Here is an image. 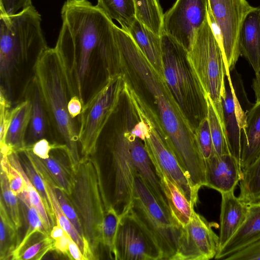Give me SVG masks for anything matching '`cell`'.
<instances>
[{
    "label": "cell",
    "instance_id": "obj_1",
    "mask_svg": "<svg viewBox=\"0 0 260 260\" xmlns=\"http://www.w3.org/2000/svg\"><path fill=\"white\" fill-rule=\"evenodd\" d=\"M115 36L121 64L139 78L151 94L171 150L191 187L199 192L201 187L206 185V165L194 128L176 101L164 76L149 62L128 33L117 27Z\"/></svg>",
    "mask_w": 260,
    "mask_h": 260
},
{
    "label": "cell",
    "instance_id": "obj_2",
    "mask_svg": "<svg viewBox=\"0 0 260 260\" xmlns=\"http://www.w3.org/2000/svg\"><path fill=\"white\" fill-rule=\"evenodd\" d=\"M62 26L56 43L69 59L78 95L83 90L91 59L99 58L107 76L118 72L120 53L115 24L88 0H67L61 10Z\"/></svg>",
    "mask_w": 260,
    "mask_h": 260
},
{
    "label": "cell",
    "instance_id": "obj_3",
    "mask_svg": "<svg viewBox=\"0 0 260 260\" xmlns=\"http://www.w3.org/2000/svg\"><path fill=\"white\" fill-rule=\"evenodd\" d=\"M71 63L55 45L42 50L34 62L33 76L44 105L49 126L66 148L72 167L80 158L78 130L68 112L71 99L78 95Z\"/></svg>",
    "mask_w": 260,
    "mask_h": 260
},
{
    "label": "cell",
    "instance_id": "obj_4",
    "mask_svg": "<svg viewBox=\"0 0 260 260\" xmlns=\"http://www.w3.org/2000/svg\"><path fill=\"white\" fill-rule=\"evenodd\" d=\"M71 193L68 196L81 222L83 235L95 257L102 245V225L108 202L101 166L96 159L83 156L72 168Z\"/></svg>",
    "mask_w": 260,
    "mask_h": 260
},
{
    "label": "cell",
    "instance_id": "obj_5",
    "mask_svg": "<svg viewBox=\"0 0 260 260\" xmlns=\"http://www.w3.org/2000/svg\"><path fill=\"white\" fill-rule=\"evenodd\" d=\"M165 80L195 131L207 117L205 92L189 62L186 48L169 35L161 36Z\"/></svg>",
    "mask_w": 260,
    "mask_h": 260
},
{
    "label": "cell",
    "instance_id": "obj_6",
    "mask_svg": "<svg viewBox=\"0 0 260 260\" xmlns=\"http://www.w3.org/2000/svg\"><path fill=\"white\" fill-rule=\"evenodd\" d=\"M187 51L191 66L226 133L222 108L226 75L224 58L219 42L208 18Z\"/></svg>",
    "mask_w": 260,
    "mask_h": 260
},
{
    "label": "cell",
    "instance_id": "obj_7",
    "mask_svg": "<svg viewBox=\"0 0 260 260\" xmlns=\"http://www.w3.org/2000/svg\"><path fill=\"white\" fill-rule=\"evenodd\" d=\"M126 80L123 73L107 76L102 86L83 106L78 136L83 156L96 152L99 137L123 94Z\"/></svg>",
    "mask_w": 260,
    "mask_h": 260
},
{
    "label": "cell",
    "instance_id": "obj_8",
    "mask_svg": "<svg viewBox=\"0 0 260 260\" xmlns=\"http://www.w3.org/2000/svg\"><path fill=\"white\" fill-rule=\"evenodd\" d=\"M129 210L153 237L163 260H171L177 251L182 228L158 203L137 173Z\"/></svg>",
    "mask_w": 260,
    "mask_h": 260
},
{
    "label": "cell",
    "instance_id": "obj_9",
    "mask_svg": "<svg viewBox=\"0 0 260 260\" xmlns=\"http://www.w3.org/2000/svg\"><path fill=\"white\" fill-rule=\"evenodd\" d=\"M257 8L246 0H208V19L220 44L226 75L235 68L241 55L240 37L243 22Z\"/></svg>",
    "mask_w": 260,
    "mask_h": 260
},
{
    "label": "cell",
    "instance_id": "obj_10",
    "mask_svg": "<svg viewBox=\"0 0 260 260\" xmlns=\"http://www.w3.org/2000/svg\"><path fill=\"white\" fill-rule=\"evenodd\" d=\"M115 260H163L151 235L128 210L121 216L114 249Z\"/></svg>",
    "mask_w": 260,
    "mask_h": 260
},
{
    "label": "cell",
    "instance_id": "obj_11",
    "mask_svg": "<svg viewBox=\"0 0 260 260\" xmlns=\"http://www.w3.org/2000/svg\"><path fill=\"white\" fill-rule=\"evenodd\" d=\"M208 0H176L163 17V31L189 50L208 18Z\"/></svg>",
    "mask_w": 260,
    "mask_h": 260
},
{
    "label": "cell",
    "instance_id": "obj_12",
    "mask_svg": "<svg viewBox=\"0 0 260 260\" xmlns=\"http://www.w3.org/2000/svg\"><path fill=\"white\" fill-rule=\"evenodd\" d=\"M219 236L208 222L193 209L188 223L182 228L177 251L171 260H208L216 256Z\"/></svg>",
    "mask_w": 260,
    "mask_h": 260
},
{
    "label": "cell",
    "instance_id": "obj_13",
    "mask_svg": "<svg viewBox=\"0 0 260 260\" xmlns=\"http://www.w3.org/2000/svg\"><path fill=\"white\" fill-rule=\"evenodd\" d=\"M243 90V86L238 94L239 89H237L236 80L233 74L232 76L225 75L224 90L222 97L224 123L230 152L240 164L242 132L245 126L247 112L244 110L239 98Z\"/></svg>",
    "mask_w": 260,
    "mask_h": 260
},
{
    "label": "cell",
    "instance_id": "obj_14",
    "mask_svg": "<svg viewBox=\"0 0 260 260\" xmlns=\"http://www.w3.org/2000/svg\"><path fill=\"white\" fill-rule=\"evenodd\" d=\"M24 153L44 181L51 208L56 218V224L60 225L78 245L86 260L95 259L87 240L79 234L61 209L55 190L56 185L41 159L30 150H25Z\"/></svg>",
    "mask_w": 260,
    "mask_h": 260
},
{
    "label": "cell",
    "instance_id": "obj_15",
    "mask_svg": "<svg viewBox=\"0 0 260 260\" xmlns=\"http://www.w3.org/2000/svg\"><path fill=\"white\" fill-rule=\"evenodd\" d=\"M205 165L206 186L220 193L234 191L242 178L240 162L231 154H213Z\"/></svg>",
    "mask_w": 260,
    "mask_h": 260
},
{
    "label": "cell",
    "instance_id": "obj_16",
    "mask_svg": "<svg viewBox=\"0 0 260 260\" xmlns=\"http://www.w3.org/2000/svg\"><path fill=\"white\" fill-rule=\"evenodd\" d=\"M132 134L131 154L137 173L161 206L170 212L160 178L145 148L144 143L132 133Z\"/></svg>",
    "mask_w": 260,
    "mask_h": 260
},
{
    "label": "cell",
    "instance_id": "obj_17",
    "mask_svg": "<svg viewBox=\"0 0 260 260\" xmlns=\"http://www.w3.org/2000/svg\"><path fill=\"white\" fill-rule=\"evenodd\" d=\"M221 194L218 251L228 243L243 223L249 208L248 205L235 195L234 191L221 193Z\"/></svg>",
    "mask_w": 260,
    "mask_h": 260
},
{
    "label": "cell",
    "instance_id": "obj_18",
    "mask_svg": "<svg viewBox=\"0 0 260 260\" xmlns=\"http://www.w3.org/2000/svg\"><path fill=\"white\" fill-rule=\"evenodd\" d=\"M260 155V101L247 111L242 132L240 167L242 172Z\"/></svg>",
    "mask_w": 260,
    "mask_h": 260
},
{
    "label": "cell",
    "instance_id": "obj_19",
    "mask_svg": "<svg viewBox=\"0 0 260 260\" xmlns=\"http://www.w3.org/2000/svg\"><path fill=\"white\" fill-rule=\"evenodd\" d=\"M260 239V204L249 205L243 223L228 243L219 250L214 258L224 259L236 252Z\"/></svg>",
    "mask_w": 260,
    "mask_h": 260
},
{
    "label": "cell",
    "instance_id": "obj_20",
    "mask_svg": "<svg viewBox=\"0 0 260 260\" xmlns=\"http://www.w3.org/2000/svg\"><path fill=\"white\" fill-rule=\"evenodd\" d=\"M240 49L256 75L260 67V8L245 18L240 33Z\"/></svg>",
    "mask_w": 260,
    "mask_h": 260
},
{
    "label": "cell",
    "instance_id": "obj_21",
    "mask_svg": "<svg viewBox=\"0 0 260 260\" xmlns=\"http://www.w3.org/2000/svg\"><path fill=\"white\" fill-rule=\"evenodd\" d=\"M127 32L149 62L164 76L161 36L154 33L137 19Z\"/></svg>",
    "mask_w": 260,
    "mask_h": 260
},
{
    "label": "cell",
    "instance_id": "obj_22",
    "mask_svg": "<svg viewBox=\"0 0 260 260\" xmlns=\"http://www.w3.org/2000/svg\"><path fill=\"white\" fill-rule=\"evenodd\" d=\"M31 112V102L25 98V100L11 110V121L5 143L17 152L23 151L27 146L25 138L30 123Z\"/></svg>",
    "mask_w": 260,
    "mask_h": 260
},
{
    "label": "cell",
    "instance_id": "obj_23",
    "mask_svg": "<svg viewBox=\"0 0 260 260\" xmlns=\"http://www.w3.org/2000/svg\"><path fill=\"white\" fill-rule=\"evenodd\" d=\"M23 95L24 98L30 101L31 104L29 138L33 144L44 138L49 124L47 114L34 77L27 83Z\"/></svg>",
    "mask_w": 260,
    "mask_h": 260
},
{
    "label": "cell",
    "instance_id": "obj_24",
    "mask_svg": "<svg viewBox=\"0 0 260 260\" xmlns=\"http://www.w3.org/2000/svg\"><path fill=\"white\" fill-rule=\"evenodd\" d=\"M158 176L172 215L182 228L184 227L190 219L194 206L167 177L164 174Z\"/></svg>",
    "mask_w": 260,
    "mask_h": 260
},
{
    "label": "cell",
    "instance_id": "obj_25",
    "mask_svg": "<svg viewBox=\"0 0 260 260\" xmlns=\"http://www.w3.org/2000/svg\"><path fill=\"white\" fill-rule=\"evenodd\" d=\"M61 154L56 155L51 151L49 158L41 160L57 187L69 196L72 188L73 169L67 154Z\"/></svg>",
    "mask_w": 260,
    "mask_h": 260
},
{
    "label": "cell",
    "instance_id": "obj_26",
    "mask_svg": "<svg viewBox=\"0 0 260 260\" xmlns=\"http://www.w3.org/2000/svg\"><path fill=\"white\" fill-rule=\"evenodd\" d=\"M95 6L126 32L137 19L134 0H97Z\"/></svg>",
    "mask_w": 260,
    "mask_h": 260
},
{
    "label": "cell",
    "instance_id": "obj_27",
    "mask_svg": "<svg viewBox=\"0 0 260 260\" xmlns=\"http://www.w3.org/2000/svg\"><path fill=\"white\" fill-rule=\"evenodd\" d=\"M138 20L155 34L163 31L164 14L159 0H134Z\"/></svg>",
    "mask_w": 260,
    "mask_h": 260
},
{
    "label": "cell",
    "instance_id": "obj_28",
    "mask_svg": "<svg viewBox=\"0 0 260 260\" xmlns=\"http://www.w3.org/2000/svg\"><path fill=\"white\" fill-rule=\"evenodd\" d=\"M0 259L11 257L14 250L20 243L17 230L1 198L0 203Z\"/></svg>",
    "mask_w": 260,
    "mask_h": 260
},
{
    "label": "cell",
    "instance_id": "obj_29",
    "mask_svg": "<svg viewBox=\"0 0 260 260\" xmlns=\"http://www.w3.org/2000/svg\"><path fill=\"white\" fill-rule=\"evenodd\" d=\"M242 173L239 198L248 206L260 204V155Z\"/></svg>",
    "mask_w": 260,
    "mask_h": 260
},
{
    "label": "cell",
    "instance_id": "obj_30",
    "mask_svg": "<svg viewBox=\"0 0 260 260\" xmlns=\"http://www.w3.org/2000/svg\"><path fill=\"white\" fill-rule=\"evenodd\" d=\"M8 157L10 164L21 175L29 201L39 213L45 231L48 234H50L53 226L48 214L39 192L30 181L22 167L17 152L13 151L8 155Z\"/></svg>",
    "mask_w": 260,
    "mask_h": 260
},
{
    "label": "cell",
    "instance_id": "obj_31",
    "mask_svg": "<svg viewBox=\"0 0 260 260\" xmlns=\"http://www.w3.org/2000/svg\"><path fill=\"white\" fill-rule=\"evenodd\" d=\"M17 197L25 207L24 208L26 211L28 228L24 238L12 254L11 258L13 260H15L23 246L35 234L41 233L44 235H50L45 231L37 211L30 203L25 190L17 196Z\"/></svg>",
    "mask_w": 260,
    "mask_h": 260
},
{
    "label": "cell",
    "instance_id": "obj_32",
    "mask_svg": "<svg viewBox=\"0 0 260 260\" xmlns=\"http://www.w3.org/2000/svg\"><path fill=\"white\" fill-rule=\"evenodd\" d=\"M55 240L50 235L35 234L22 248L16 260H39L49 251L55 250Z\"/></svg>",
    "mask_w": 260,
    "mask_h": 260
},
{
    "label": "cell",
    "instance_id": "obj_33",
    "mask_svg": "<svg viewBox=\"0 0 260 260\" xmlns=\"http://www.w3.org/2000/svg\"><path fill=\"white\" fill-rule=\"evenodd\" d=\"M208 112L207 118L213 143L214 154L223 155L230 152L226 134L223 129L209 97L206 95Z\"/></svg>",
    "mask_w": 260,
    "mask_h": 260
},
{
    "label": "cell",
    "instance_id": "obj_34",
    "mask_svg": "<svg viewBox=\"0 0 260 260\" xmlns=\"http://www.w3.org/2000/svg\"><path fill=\"white\" fill-rule=\"evenodd\" d=\"M121 216L110 207L105 212L102 225V245L111 259H114V249Z\"/></svg>",
    "mask_w": 260,
    "mask_h": 260
},
{
    "label": "cell",
    "instance_id": "obj_35",
    "mask_svg": "<svg viewBox=\"0 0 260 260\" xmlns=\"http://www.w3.org/2000/svg\"><path fill=\"white\" fill-rule=\"evenodd\" d=\"M1 186L2 199L8 212L18 230L21 226L18 198L11 190L7 175L2 169L1 172Z\"/></svg>",
    "mask_w": 260,
    "mask_h": 260
},
{
    "label": "cell",
    "instance_id": "obj_36",
    "mask_svg": "<svg viewBox=\"0 0 260 260\" xmlns=\"http://www.w3.org/2000/svg\"><path fill=\"white\" fill-rule=\"evenodd\" d=\"M23 165L24 167L25 172L41 198L52 226H53L56 224V218L51 208L44 181L29 160L28 162L25 161Z\"/></svg>",
    "mask_w": 260,
    "mask_h": 260
},
{
    "label": "cell",
    "instance_id": "obj_37",
    "mask_svg": "<svg viewBox=\"0 0 260 260\" xmlns=\"http://www.w3.org/2000/svg\"><path fill=\"white\" fill-rule=\"evenodd\" d=\"M196 138L199 147L205 159L214 154L213 143L207 117L199 124L195 131Z\"/></svg>",
    "mask_w": 260,
    "mask_h": 260
},
{
    "label": "cell",
    "instance_id": "obj_38",
    "mask_svg": "<svg viewBox=\"0 0 260 260\" xmlns=\"http://www.w3.org/2000/svg\"><path fill=\"white\" fill-rule=\"evenodd\" d=\"M8 156L1 154V169L7 175L12 191L17 196L25 189L24 181L19 172L10 164Z\"/></svg>",
    "mask_w": 260,
    "mask_h": 260
},
{
    "label": "cell",
    "instance_id": "obj_39",
    "mask_svg": "<svg viewBox=\"0 0 260 260\" xmlns=\"http://www.w3.org/2000/svg\"><path fill=\"white\" fill-rule=\"evenodd\" d=\"M56 195L61 209L79 234L84 239L81 222L79 217L65 192L60 188L55 187Z\"/></svg>",
    "mask_w": 260,
    "mask_h": 260
},
{
    "label": "cell",
    "instance_id": "obj_40",
    "mask_svg": "<svg viewBox=\"0 0 260 260\" xmlns=\"http://www.w3.org/2000/svg\"><path fill=\"white\" fill-rule=\"evenodd\" d=\"M10 106L8 96L5 90L1 87L0 95V142L1 145L6 144L5 139L11 121Z\"/></svg>",
    "mask_w": 260,
    "mask_h": 260
},
{
    "label": "cell",
    "instance_id": "obj_41",
    "mask_svg": "<svg viewBox=\"0 0 260 260\" xmlns=\"http://www.w3.org/2000/svg\"><path fill=\"white\" fill-rule=\"evenodd\" d=\"M62 149L66 151V147L60 143L50 144L45 138H42L30 145H27L24 149L31 150L34 154L42 159L49 157L50 153L54 149Z\"/></svg>",
    "mask_w": 260,
    "mask_h": 260
},
{
    "label": "cell",
    "instance_id": "obj_42",
    "mask_svg": "<svg viewBox=\"0 0 260 260\" xmlns=\"http://www.w3.org/2000/svg\"><path fill=\"white\" fill-rule=\"evenodd\" d=\"M260 259V239L228 256L225 260Z\"/></svg>",
    "mask_w": 260,
    "mask_h": 260
},
{
    "label": "cell",
    "instance_id": "obj_43",
    "mask_svg": "<svg viewBox=\"0 0 260 260\" xmlns=\"http://www.w3.org/2000/svg\"><path fill=\"white\" fill-rule=\"evenodd\" d=\"M32 5L31 0H0V14L12 15Z\"/></svg>",
    "mask_w": 260,
    "mask_h": 260
},
{
    "label": "cell",
    "instance_id": "obj_44",
    "mask_svg": "<svg viewBox=\"0 0 260 260\" xmlns=\"http://www.w3.org/2000/svg\"><path fill=\"white\" fill-rule=\"evenodd\" d=\"M70 236L64 232L63 235L55 242V250L67 256L71 259L69 250V242Z\"/></svg>",
    "mask_w": 260,
    "mask_h": 260
},
{
    "label": "cell",
    "instance_id": "obj_45",
    "mask_svg": "<svg viewBox=\"0 0 260 260\" xmlns=\"http://www.w3.org/2000/svg\"><path fill=\"white\" fill-rule=\"evenodd\" d=\"M83 103L78 95L73 96L70 100L68 105V110L70 116L74 119L81 112Z\"/></svg>",
    "mask_w": 260,
    "mask_h": 260
},
{
    "label": "cell",
    "instance_id": "obj_46",
    "mask_svg": "<svg viewBox=\"0 0 260 260\" xmlns=\"http://www.w3.org/2000/svg\"><path fill=\"white\" fill-rule=\"evenodd\" d=\"M69 250L71 259L86 260L79 247L71 237L69 239Z\"/></svg>",
    "mask_w": 260,
    "mask_h": 260
},
{
    "label": "cell",
    "instance_id": "obj_47",
    "mask_svg": "<svg viewBox=\"0 0 260 260\" xmlns=\"http://www.w3.org/2000/svg\"><path fill=\"white\" fill-rule=\"evenodd\" d=\"M252 88L254 91L255 102L260 101V67L258 73L255 75L253 78L251 85Z\"/></svg>",
    "mask_w": 260,
    "mask_h": 260
},
{
    "label": "cell",
    "instance_id": "obj_48",
    "mask_svg": "<svg viewBox=\"0 0 260 260\" xmlns=\"http://www.w3.org/2000/svg\"><path fill=\"white\" fill-rule=\"evenodd\" d=\"M64 232V231L62 228L56 224L52 227L50 236L54 240H57L63 235Z\"/></svg>",
    "mask_w": 260,
    "mask_h": 260
}]
</instances>
